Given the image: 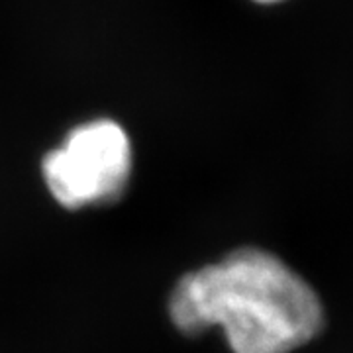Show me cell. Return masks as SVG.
<instances>
[{
    "mask_svg": "<svg viewBox=\"0 0 353 353\" xmlns=\"http://www.w3.org/2000/svg\"><path fill=\"white\" fill-rule=\"evenodd\" d=\"M169 314L183 334L222 328L234 353H290L314 338L324 310L310 285L263 250L243 248L181 279Z\"/></svg>",
    "mask_w": 353,
    "mask_h": 353,
    "instance_id": "cell-1",
    "label": "cell"
},
{
    "mask_svg": "<svg viewBox=\"0 0 353 353\" xmlns=\"http://www.w3.org/2000/svg\"><path fill=\"white\" fill-rule=\"evenodd\" d=\"M132 145L120 124L92 120L75 128L43 159L51 196L65 208H83L122 196L132 176Z\"/></svg>",
    "mask_w": 353,
    "mask_h": 353,
    "instance_id": "cell-2",
    "label": "cell"
},
{
    "mask_svg": "<svg viewBox=\"0 0 353 353\" xmlns=\"http://www.w3.org/2000/svg\"><path fill=\"white\" fill-rule=\"evenodd\" d=\"M263 2H271V0H263Z\"/></svg>",
    "mask_w": 353,
    "mask_h": 353,
    "instance_id": "cell-3",
    "label": "cell"
}]
</instances>
